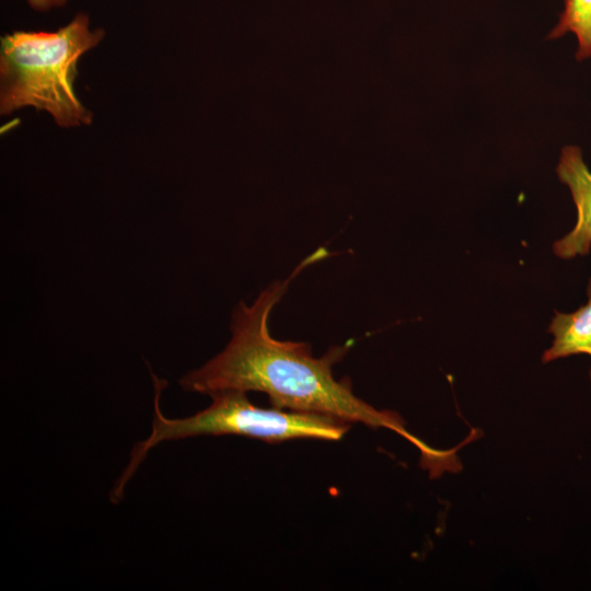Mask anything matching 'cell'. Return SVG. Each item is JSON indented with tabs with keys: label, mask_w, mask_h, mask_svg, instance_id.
<instances>
[{
	"label": "cell",
	"mask_w": 591,
	"mask_h": 591,
	"mask_svg": "<svg viewBox=\"0 0 591 591\" xmlns=\"http://www.w3.org/2000/svg\"><path fill=\"white\" fill-rule=\"evenodd\" d=\"M587 296L588 302L575 312L555 313L548 327L554 340L543 354V362L580 354L591 356V279L587 287Z\"/></svg>",
	"instance_id": "5b68a950"
},
{
	"label": "cell",
	"mask_w": 591,
	"mask_h": 591,
	"mask_svg": "<svg viewBox=\"0 0 591 591\" xmlns=\"http://www.w3.org/2000/svg\"><path fill=\"white\" fill-rule=\"evenodd\" d=\"M326 255L323 248L316 251L288 278L265 288L251 305L241 301L232 315L229 344L206 364L185 374L179 385L207 395L222 391L262 392L277 408L327 415L372 428L384 427L414 443L426 462L431 461L439 451L410 434L397 414L375 409L354 394L348 379L334 378L333 366L346 355L349 344L315 357L306 343L271 336L269 317L289 283L308 265Z\"/></svg>",
	"instance_id": "6da1fadb"
},
{
	"label": "cell",
	"mask_w": 591,
	"mask_h": 591,
	"mask_svg": "<svg viewBox=\"0 0 591 591\" xmlns=\"http://www.w3.org/2000/svg\"><path fill=\"white\" fill-rule=\"evenodd\" d=\"M68 0H27L28 4L37 11H47L66 4Z\"/></svg>",
	"instance_id": "52a82bcc"
},
{
	"label": "cell",
	"mask_w": 591,
	"mask_h": 591,
	"mask_svg": "<svg viewBox=\"0 0 591 591\" xmlns=\"http://www.w3.org/2000/svg\"><path fill=\"white\" fill-rule=\"evenodd\" d=\"M154 381V412L151 433L131 450L129 462L116 480L109 498L118 503L129 479L151 449L164 441L197 436L235 434L266 442L293 439L336 441L349 429V422L314 413L262 408L253 405L245 392L222 391L210 394L211 404L197 414L179 419L165 417L160 409V397L166 381L151 373Z\"/></svg>",
	"instance_id": "3957f363"
},
{
	"label": "cell",
	"mask_w": 591,
	"mask_h": 591,
	"mask_svg": "<svg viewBox=\"0 0 591 591\" xmlns=\"http://www.w3.org/2000/svg\"><path fill=\"white\" fill-rule=\"evenodd\" d=\"M567 33L577 38L576 59L591 58V0H564V10L547 38L556 39Z\"/></svg>",
	"instance_id": "8992f818"
},
{
	"label": "cell",
	"mask_w": 591,
	"mask_h": 591,
	"mask_svg": "<svg viewBox=\"0 0 591 591\" xmlns=\"http://www.w3.org/2000/svg\"><path fill=\"white\" fill-rule=\"evenodd\" d=\"M556 172L571 193L577 222L569 233L554 243L553 251L564 259L588 255L591 250V171L583 161L581 149L565 146Z\"/></svg>",
	"instance_id": "277c9868"
},
{
	"label": "cell",
	"mask_w": 591,
	"mask_h": 591,
	"mask_svg": "<svg viewBox=\"0 0 591 591\" xmlns=\"http://www.w3.org/2000/svg\"><path fill=\"white\" fill-rule=\"evenodd\" d=\"M79 13L55 32L19 31L1 39V114L33 106L48 112L60 127L89 125L92 113L77 97L79 58L104 37Z\"/></svg>",
	"instance_id": "7a4b0ae2"
}]
</instances>
